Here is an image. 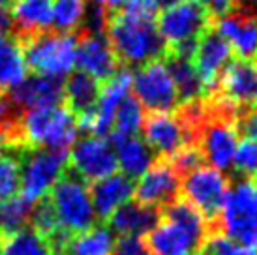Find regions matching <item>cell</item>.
Listing matches in <instances>:
<instances>
[{
  "label": "cell",
  "instance_id": "obj_1",
  "mask_svg": "<svg viewBox=\"0 0 257 255\" xmlns=\"http://www.w3.org/2000/svg\"><path fill=\"white\" fill-rule=\"evenodd\" d=\"M212 234L205 218L192 205L179 199L162 210L158 225L147 236L152 255H195Z\"/></svg>",
  "mask_w": 257,
  "mask_h": 255
},
{
  "label": "cell",
  "instance_id": "obj_2",
  "mask_svg": "<svg viewBox=\"0 0 257 255\" xmlns=\"http://www.w3.org/2000/svg\"><path fill=\"white\" fill-rule=\"evenodd\" d=\"M105 38L118 62L130 70L164 58L167 51L156 29V21L137 19L122 12L109 14Z\"/></svg>",
  "mask_w": 257,
  "mask_h": 255
},
{
  "label": "cell",
  "instance_id": "obj_3",
  "mask_svg": "<svg viewBox=\"0 0 257 255\" xmlns=\"http://www.w3.org/2000/svg\"><path fill=\"white\" fill-rule=\"evenodd\" d=\"M156 19V29L167 49L165 57L186 60H192L199 38L214 25L212 15L192 0H180L179 4L162 10Z\"/></svg>",
  "mask_w": 257,
  "mask_h": 255
},
{
  "label": "cell",
  "instance_id": "obj_4",
  "mask_svg": "<svg viewBox=\"0 0 257 255\" xmlns=\"http://www.w3.org/2000/svg\"><path fill=\"white\" fill-rule=\"evenodd\" d=\"M19 135L27 147L68 150L77 141L79 124L68 107L51 105L29 109L19 118Z\"/></svg>",
  "mask_w": 257,
  "mask_h": 255
},
{
  "label": "cell",
  "instance_id": "obj_5",
  "mask_svg": "<svg viewBox=\"0 0 257 255\" xmlns=\"http://www.w3.org/2000/svg\"><path fill=\"white\" fill-rule=\"evenodd\" d=\"M216 233L257 251V180L235 178L218 220Z\"/></svg>",
  "mask_w": 257,
  "mask_h": 255
},
{
  "label": "cell",
  "instance_id": "obj_6",
  "mask_svg": "<svg viewBox=\"0 0 257 255\" xmlns=\"http://www.w3.org/2000/svg\"><path fill=\"white\" fill-rule=\"evenodd\" d=\"M47 199L57 214L58 225L72 236L85 233L96 225L98 218L90 199V186L73 171H64V175L47 193Z\"/></svg>",
  "mask_w": 257,
  "mask_h": 255
},
{
  "label": "cell",
  "instance_id": "obj_7",
  "mask_svg": "<svg viewBox=\"0 0 257 255\" xmlns=\"http://www.w3.org/2000/svg\"><path fill=\"white\" fill-rule=\"evenodd\" d=\"M21 47L27 68L36 75L64 79L75 68V51H77L75 34H58L49 30L23 42Z\"/></svg>",
  "mask_w": 257,
  "mask_h": 255
},
{
  "label": "cell",
  "instance_id": "obj_8",
  "mask_svg": "<svg viewBox=\"0 0 257 255\" xmlns=\"http://www.w3.org/2000/svg\"><path fill=\"white\" fill-rule=\"evenodd\" d=\"M231 178L221 171L201 165L180 178V199L192 205L216 233L220 214L227 199Z\"/></svg>",
  "mask_w": 257,
  "mask_h": 255
},
{
  "label": "cell",
  "instance_id": "obj_9",
  "mask_svg": "<svg viewBox=\"0 0 257 255\" xmlns=\"http://www.w3.org/2000/svg\"><path fill=\"white\" fill-rule=\"evenodd\" d=\"M21 162V195L32 205L47 197L51 188L68 169V150H51L43 147L19 149Z\"/></svg>",
  "mask_w": 257,
  "mask_h": 255
},
{
  "label": "cell",
  "instance_id": "obj_10",
  "mask_svg": "<svg viewBox=\"0 0 257 255\" xmlns=\"http://www.w3.org/2000/svg\"><path fill=\"white\" fill-rule=\"evenodd\" d=\"M132 94L150 113H177L180 98L164 58L147 62L132 73Z\"/></svg>",
  "mask_w": 257,
  "mask_h": 255
},
{
  "label": "cell",
  "instance_id": "obj_11",
  "mask_svg": "<svg viewBox=\"0 0 257 255\" xmlns=\"http://www.w3.org/2000/svg\"><path fill=\"white\" fill-rule=\"evenodd\" d=\"M68 169L90 186L111 177L118 169L114 147L109 137L83 135L68 152Z\"/></svg>",
  "mask_w": 257,
  "mask_h": 255
},
{
  "label": "cell",
  "instance_id": "obj_12",
  "mask_svg": "<svg viewBox=\"0 0 257 255\" xmlns=\"http://www.w3.org/2000/svg\"><path fill=\"white\" fill-rule=\"evenodd\" d=\"M233 60V49L214 29V25L199 38L192 57V66L201 81L205 99L212 98L218 90L223 71Z\"/></svg>",
  "mask_w": 257,
  "mask_h": 255
},
{
  "label": "cell",
  "instance_id": "obj_13",
  "mask_svg": "<svg viewBox=\"0 0 257 255\" xmlns=\"http://www.w3.org/2000/svg\"><path fill=\"white\" fill-rule=\"evenodd\" d=\"M214 96L236 113L257 109V58H233Z\"/></svg>",
  "mask_w": 257,
  "mask_h": 255
},
{
  "label": "cell",
  "instance_id": "obj_14",
  "mask_svg": "<svg viewBox=\"0 0 257 255\" xmlns=\"http://www.w3.org/2000/svg\"><path fill=\"white\" fill-rule=\"evenodd\" d=\"M145 141L158 158L169 160L180 149L195 145V135L179 113H150L143 122Z\"/></svg>",
  "mask_w": 257,
  "mask_h": 255
},
{
  "label": "cell",
  "instance_id": "obj_15",
  "mask_svg": "<svg viewBox=\"0 0 257 255\" xmlns=\"http://www.w3.org/2000/svg\"><path fill=\"white\" fill-rule=\"evenodd\" d=\"M134 197L137 203L164 210L180 199V177L173 169L169 160L158 158L150 169L136 182Z\"/></svg>",
  "mask_w": 257,
  "mask_h": 255
},
{
  "label": "cell",
  "instance_id": "obj_16",
  "mask_svg": "<svg viewBox=\"0 0 257 255\" xmlns=\"http://www.w3.org/2000/svg\"><path fill=\"white\" fill-rule=\"evenodd\" d=\"M77 36V51H75V66L77 71L100 81L101 85L113 77L122 68L118 58L114 57L105 36L96 34H75Z\"/></svg>",
  "mask_w": 257,
  "mask_h": 255
},
{
  "label": "cell",
  "instance_id": "obj_17",
  "mask_svg": "<svg viewBox=\"0 0 257 255\" xmlns=\"http://www.w3.org/2000/svg\"><path fill=\"white\" fill-rule=\"evenodd\" d=\"M8 99L17 111H29L36 107H51L64 103V79L27 75L17 86L8 90Z\"/></svg>",
  "mask_w": 257,
  "mask_h": 255
},
{
  "label": "cell",
  "instance_id": "obj_18",
  "mask_svg": "<svg viewBox=\"0 0 257 255\" xmlns=\"http://www.w3.org/2000/svg\"><path fill=\"white\" fill-rule=\"evenodd\" d=\"M214 29L229 43L235 58L253 60L257 57V17L231 10L216 19Z\"/></svg>",
  "mask_w": 257,
  "mask_h": 255
},
{
  "label": "cell",
  "instance_id": "obj_19",
  "mask_svg": "<svg viewBox=\"0 0 257 255\" xmlns=\"http://www.w3.org/2000/svg\"><path fill=\"white\" fill-rule=\"evenodd\" d=\"M14 36L19 42L49 32L53 21V0H15L10 8Z\"/></svg>",
  "mask_w": 257,
  "mask_h": 255
},
{
  "label": "cell",
  "instance_id": "obj_20",
  "mask_svg": "<svg viewBox=\"0 0 257 255\" xmlns=\"http://www.w3.org/2000/svg\"><path fill=\"white\" fill-rule=\"evenodd\" d=\"M134 190L136 182L122 173H114L100 182L90 184V199L96 218L101 223H105L116 208H120L122 205L134 199Z\"/></svg>",
  "mask_w": 257,
  "mask_h": 255
},
{
  "label": "cell",
  "instance_id": "obj_21",
  "mask_svg": "<svg viewBox=\"0 0 257 255\" xmlns=\"http://www.w3.org/2000/svg\"><path fill=\"white\" fill-rule=\"evenodd\" d=\"M160 218H162V210L145 206L137 201H130L111 214V218L107 220V227L113 231V234L143 236L158 225Z\"/></svg>",
  "mask_w": 257,
  "mask_h": 255
},
{
  "label": "cell",
  "instance_id": "obj_22",
  "mask_svg": "<svg viewBox=\"0 0 257 255\" xmlns=\"http://www.w3.org/2000/svg\"><path fill=\"white\" fill-rule=\"evenodd\" d=\"M101 92V83L83 71H73L64 79V105L75 114V118H83L94 113Z\"/></svg>",
  "mask_w": 257,
  "mask_h": 255
},
{
  "label": "cell",
  "instance_id": "obj_23",
  "mask_svg": "<svg viewBox=\"0 0 257 255\" xmlns=\"http://www.w3.org/2000/svg\"><path fill=\"white\" fill-rule=\"evenodd\" d=\"M116 154V163L120 167L122 175L128 178H139L150 169V165L156 162L158 156L150 149L143 137H124V139H111Z\"/></svg>",
  "mask_w": 257,
  "mask_h": 255
},
{
  "label": "cell",
  "instance_id": "obj_24",
  "mask_svg": "<svg viewBox=\"0 0 257 255\" xmlns=\"http://www.w3.org/2000/svg\"><path fill=\"white\" fill-rule=\"evenodd\" d=\"M29 75L21 42L14 34L0 36V90L8 92Z\"/></svg>",
  "mask_w": 257,
  "mask_h": 255
},
{
  "label": "cell",
  "instance_id": "obj_25",
  "mask_svg": "<svg viewBox=\"0 0 257 255\" xmlns=\"http://www.w3.org/2000/svg\"><path fill=\"white\" fill-rule=\"evenodd\" d=\"M167 70L171 73L173 83L177 86V92L180 98V105L195 101V99H205V92L197 73L193 70L192 60L186 58H175V57H164Z\"/></svg>",
  "mask_w": 257,
  "mask_h": 255
},
{
  "label": "cell",
  "instance_id": "obj_26",
  "mask_svg": "<svg viewBox=\"0 0 257 255\" xmlns=\"http://www.w3.org/2000/svg\"><path fill=\"white\" fill-rule=\"evenodd\" d=\"M113 244L114 234L107 223H96L92 229L72 236L68 255H111Z\"/></svg>",
  "mask_w": 257,
  "mask_h": 255
},
{
  "label": "cell",
  "instance_id": "obj_27",
  "mask_svg": "<svg viewBox=\"0 0 257 255\" xmlns=\"http://www.w3.org/2000/svg\"><path fill=\"white\" fill-rule=\"evenodd\" d=\"M32 206L34 205L23 197L21 193L0 203V236L4 240L12 238L29 227Z\"/></svg>",
  "mask_w": 257,
  "mask_h": 255
},
{
  "label": "cell",
  "instance_id": "obj_28",
  "mask_svg": "<svg viewBox=\"0 0 257 255\" xmlns=\"http://www.w3.org/2000/svg\"><path fill=\"white\" fill-rule=\"evenodd\" d=\"M23 145L0 147V203L17 195L21 190V162L19 149Z\"/></svg>",
  "mask_w": 257,
  "mask_h": 255
},
{
  "label": "cell",
  "instance_id": "obj_29",
  "mask_svg": "<svg viewBox=\"0 0 257 255\" xmlns=\"http://www.w3.org/2000/svg\"><path fill=\"white\" fill-rule=\"evenodd\" d=\"M145 122V109L141 103L134 98V94H128L122 99L116 113H114L113 130L109 134V139H124V137H136L139 135Z\"/></svg>",
  "mask_w": 257,
  "mask_h": 255
},
{
  "label": "cell",
  "instance_id": "obj_30",
  "mask_svg": "<svg viewBox=\"0 0 257 255\" xmlns=\"http://www.w3.org/2000/svg\"><path fill=\"white\" fill-rule=\"evenodd\" d=\"M86 0H53L51 30L58 34H77L85 17Z\"/></svg>",
  "mask_w": 257,
  "mask_h": 255
},
{
  "label": "cell",
  "instance_id": "obj_31",
  "mask_svg": "<svg viewBox=\"0 0 257 255\" xmlns=\"http://www.w3.org/2000/svg\"><path fill=\"white\" fill-rule=\"evenodd\" d=\"M2 255H53V249L47 238H43L32 227H27L4 242Z\"/></svg>",
  "mask_w": 257,
  "mask_h": 255
},
{
  "label": "cell",
  "instance_id": "obj_32",
  "mask_svg": "<svg viewBox=\"0 0 257 255\" xmlns=\"http://www.w3.org/2000/svg\"><path fill=\"white\" fill-rule=\"evenodd\" d=\"M233 175L238 178L257 180V141L242 139L236 145L233 158Z\"/></svg>",
  "mask_w": 257,
  "mask_h": 255
},
{
  "label": "cell",
  "instance_id": "obj_33",
  "mask_svg": "<svg viewBox=\"0 0 257 255\" xmlns=\"http://www.w3.org/2000/svg\"><path fill=\"white\" fill-rule=\"evenodd\" d=\"M30 225H32V229L36 233H40L47 240L57 233L58 229H62V227L58 225L57 214H55L53 206H51V201L47 197H43L38 203H34L32 214H30Z\"/></svg>",
  "mask_w": 257,
  "mask_h": 255
},
{
  "label": "cell",
  "instance_id": "obj_34",
  "mask_svg": "<svg viewBox=\"0 0 257 255\" xmlns=\"http://www.w3.org/2000/svg\"><path fill=\"white\" fill-rule=\"evenodd\" d=\"M169 163L173 165V169L177 171V175L182 178L184 175H188L190 171L201 167L205 162H203V156H201L199 149H197L195 145H188L184 149H180L173 158H169Z\"/></svg>",
  "mask_w": 257,
  "mask_h": 255
},
{
  "label": "cell",
  "instance_id": "obj_35",
  "mask_svg": "<svg viewBox=\"0 0 257 255\" xmlns=\"http://www.w3.org/2000/svg\"><path fill=\"white\" fill-rule=\"evenodd\" d=\"M111 255H152L147 240L141 236H120L113 244Z\"/></svg>",
  "mask_w": 257,
  "mask_h": 255
},
{
  "label": "cell",
  "instance_id": "obj_36",
  "mask_svg": "<svg viewBox=\"0 0 257 255\" xmlns=\"http://www.w3.org/2000/svg\"><path fill=\"white\" fill-rule=\"evenodd\" d=\"M120 12L137 17V19H145V21H156L158 14H160V10L152 0H128Z\"/></svg>",
  "mask_w": 257,
  "mask_h": 255
},
{
  "label": "cell",
  "instance_id": "obj_37",
  "mask_svg": "<svg viewBox=\"0 0 257 255\" xmlns=\"http://www.w3.org/2000/svg\"><path fill=\"white\" fill-rule=\"evenodd\" d=\"M235 132L236 135H242V139H253V141H257V109L236 114Z\"/></svg>",
  "mask_w": 257,
  "mask_h": 255
},
{
  "label": "cell",
  "instance_id": "obj_38",
  "mask_svg": "<svg viewBox=\"0 0 257 255\" xmlns=\"http://www.w3.org/2000/svg\"><path fill=\"white\" fill-rule=\"evenodd\" d=\"M235 0H205V10L212 15V19H220L221 15H225L231 12Z\"/></svg>",
  "mask_w": 257,
  "mask_h": 255
},
{
  "label": "cell",
  "instance_id": "obj_39",
  "mask_svg": "<svg viewBox=\"0 0 257 255\" xmlns=\"http://www.w3.org/2000/svg\"><path fill=\"white\" fill-rule=\"evenodd\" d=\"M94 2L100 8H103L107 14H114V12H120L128 0H94Z\"/></svg>",
  "mask_w": 257,
  "mask_h": 255
},
{
  "label": "cell",
  "instance_id": "obj_40",
  "mask_svg": "<svg viewBox=\"0 0 257 255\" xmlns=\"http://www.w3.org/2000/svg\"><path fill=\"white\" fill-rule=\"evenodd\" d=\"M14 34V25H12V17L8 10L0 8V36Z\"/></svg>",
  "mask_w": 257,
  "mask_h": 255
},
{
  "label": "cell",
  "instance_id": "obj_41",
  "mask_svg": "<svg viewBox=\"0 0 257 255\" xmlns=\"http://www.w3.org/2000/svg\"><path fill=\"white\" fill-rule=\"evenodd\" d=\"M154 4H156L158 10H167V8L175 6V4H179L180 0H152Z\"/></svg>",
  "mask_w": 257,
  "mask_h": 255
},
{
  "label": "cell",
  "instance_id": "obj_42",
  "mask_svg": "<svg viewBox=\"0 0 257 255\" xmlns=\"http://www.w3.org/2000/svg\"><path fill=\"white\" fill-rule=\"evenodd\" d=\"M14 2L15 0H0V8H2V10H8V8H12Z\"/></svg>",
  "mask_w": 257,
  "mask_h": 255
},
{
  "label": "cell",
  "instance_id": "obj_43",
  "mask_svg": "<svg viewBox=\"0 0 257 255\" xmlns=\"http://www.w3.org/2000/svg\"><path fill=\"white\" fill-rule=\"evenodd\" d=\"M6 145V135H4V130L0 128V147H4Z\"/></svg>",
  "mask_w": 257,
  "mask_h": 255
},
{
  "label": "cell",
  "instance_id": "obj_44",
  "mask_svg": "<svg viewBox=\"0 0 257 255\" xmlns=\"http://www.w3.org/2000/svg\"><path fill=\"white\" fill-rule=\"evenodd\" d=\"M4 238H2V236H0V255H2V251H4Z\"/></svg>",
  "mask_w": 257,
  "mask_h": 255
},
{
  "label": "cell",
  "instance_id": "obj_45",
  "mask_svg": "<svg viewBox=\"0 0 257 255\" xmlns=\"http://www.w3.org/2000/svg\"><path fill=\"white\" fill-rule=\"evenodd\" d=\"M195 255H199V253H195Z\"/></svg>",
  "mask_w": 257,
  "mask_h": 255
}]
</instances>
